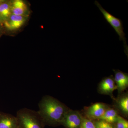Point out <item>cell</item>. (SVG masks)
<instances>
[{"instance_id":"obj_2","label":"cell","mask_w":128,"mask_h":128,"mask_svg":"<svg viewBox=\"0 0 128 128\" xmlns=\"http://www.w3.org/2000/svg\"><path fill=\"white\" fill-rule=\"evenodd\" d=\"M16 117L18 128H44L45 126L38 112L26 108L18 110Z\"/></svg>"},{"instance_id":"obj_5","label":"cell","mask_w":128,"mask_h":128,"mask_svg":"<svg viewBox=\"0 0 128 128\" xmlns=\"http://www.w3.org/2000/svg\"><path fill=\"white\" fill-rule=\"evenodd\" d=\"M83 118L79 111L70 109L65 114L61 125L66 128H80Z\"/></svg>"},{"instance_id":"obj_1","label":"cell","mask_w":128,"mask_h":128,"mask_svg":"<svg viewBox=\"0 0 128 128\" xmlns=\"http://www.w3.org/2000/svg\"><path fill=\"white\" fill-rule=\"evenodd\" d=\"M38 111L45 126H56L61 125L65 114L70 108L52 96H43L38 103Z\"/></svg>"},{"instance_id":"obj_10","label":"cell","mask_w":128,"mask_h":128,"mask_svg":"<svg viewBox=\"0 0 128 128\" xmlns=\"http://www.w3.org/2000/svg\"><path fill=\"white\" fill-rule=\"evenodd\" d=\"M10 3L12 14L29 16V9L25 2L22 0H14L10 2Z\"/></svg>"},{"instance_id":"obj_4","label":"cell","mask_w":128,"mask_h":128,"mask_svg":"<svg viewBox=\"0 0 128 128\" xmlns=\"http://www.w3.org/2000/svg\"><path fill=\"white\" fill-rule=\"evenodd\" d=\"M109 105L102 102H96L84 108L83 116L92 121L98 120L103 116Z\"/></svg>"},{"instance_id":"obj_8","label":"cell","mask_w":128,"mask_h":128,"mask_svg":"<svg viewBox=\"0 0 128 128\" xmlns=\"http://www.w3.org/2000/svg\"><path fill=\"white\" fill-rule=\"evenodd\" d=\"M114 107L119 113L123 116L128 118V92H122L119 94L117 98H114Z\"/></svg>"},{"instance_id":"obj_17","label":"cell","mask_w":128,"mask_h":128,"mask_svg":"<svg viewBox=\"0 0 128 128\" xmlns=\"http://www.w3.org/2000/svg\"><path fill=\"white\" fill-rule=\"evenodd\" d=\"M4 32V29H3L2 25L0 23V38Z\"/></svg>"},{"instance_id":"obj_3","label":"cell","mask_w":128,"mask_h":128,"mask_svg":"<svg viewBox=\"0 0 128 128\" xmlns=\"http://www.w3.org/2000/svg\"><path fill=\"white\" fill-rule=\"evenodd\" d=\"M95 3L103 14L105 20L114 28L115 32L119 36L120 40L123 41L124 52L127 56H128V46L126 43L125 34L124 32V27L122 21L121 19L114 16L104 9L100 4L97 1H95Z\"/></svg>"},{"instance_id":"obj_11","label":"cell","mask_w":128,"mask_h":128,"mask_svg":"<svg viewBox=\"0 0 128 128\" xmlns=\"http://www.w3.org/2000/svg\"><path fill=\"white\" fill-rule=\"evenodd\" d=\"M0 128H18L16 117L9 114L0 112Z\"/></svg>"},{"instance_id":"obj_18","label":"cell","mask_w":128,"mask_h":128,"mask_svg":"<svg viewBox=\"0 0 128 128\" xmlns=\"http://www.w3.org/2000/svg\"><path fill=\"white\" fill-rule=\"evenodd\" d=\"M2 1V0H0V3Z\"/></svg>"},{"instance_id":"obj_12","label":"cell","mask_w":128,"mask_h":128,"mask_svg":"<svg viewBox=\"0 0 128 128\" xmlns=\"http://www.w3.org/2000/svg\"><path fill=\"white\" fill-rule=\"evenodd\" d=\"M119 113L114 107L109 106L107 110H106L104 114L100 119L112 124H114L117 122L120 116Z\"/></svg>"},{"instance_id":"obj_7","label":"cell","mask_w":128,"mask_h":128,"mask_svg":"<svg viewBox=\"0 0 128 128\" xmlns=\"http://www.w3.org/2000/svg\"><path fill=\"white\" fill-rule=\"evenodd\" d=\"M116 89L114 77L112 75L103 78L99 82L98 88V93L110 96L113 99L114 98L113 93Z\"/></svg>"},{"instance_id":"obj_6","label":"cell","mask_w":128,"mask_h":128,"mask_svg":"<svg viewBox=\"0 0 128 128\" xmlns=\"http://www.w3.org/2000/svg\"><path fill=\"white\" fill-rule=\"evenodd\" d=\"M28 17L12 14L7 20L1 24L4 32H15L19 30L26 23Z\"/></svg>"},{"instance_id":"obj_14","label":"cell","mask_w":128,"mask_h":128,"mask_svg":"<svg viewBox=\"0 0 128 128\" xmlns=\"http://www.w3.org/2000/svg\"><path fill=\"white\" fill-rule=\"evenodd\" d=\"M93 121L96 128H114V124L109 123L101 120Z\"/></svg>"},{"instance_id":"obj_13","label":"cell","mask_w":128,"mask_h":128,"mask_svg":"<svg viewBox=\"0 0 128 128\" xmlns=\"http://www.w3.org/2000/svg\"><path fill=\"white\" fill-rule=\"evenodd\" d=\"M12 14L10 2L2 1L0 3V23L7 20Z\"/></svg>"},{"instance_id":"obj_9","label":"cell","mask_w":128,"mask_h":128,"mask_svg":"<svg viewBox=\"0 0 128 128\" xmlns=\"http://www.w3.org/2000/svg\"><path fill=\"white\" fill-rule=\"evenodd\" d=\"M114 79L118 95L123 92L128 87V74L119 70H113Z\"/></svg>"},{"instance_id":"obj_16","label":"cell","mask_w":128,"mask_h":128,"mask_svg":"<svg viewBox=\"0 0 128 128\" xmlns=\"http://www.w3.org/2000/svg\"><path fill=\"white\" fill-rule=\"evenodd\" d=\"M80 128H96L93 121L84 117Z\"/></svg>"},{"instance_id":"obj_15","label":"cell","mask_w":128,"mask_h":128,"mask_svg":"<svg viewBox=\"0 0 128 128\" xmlns=\"http://www.w3.org/2000/svg\"><path fill=\"white\" fill-rule=\"evenodd\" d=\"M114 126V128H128V121L120 115Z\"/></svg>"}]
</instances>
